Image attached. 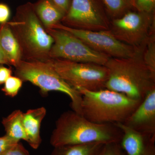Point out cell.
<instances>
[{"instance_id": "cell-2", "label": "cell", "mask_w": 155, "mask_h": 155, "mask_svg": "<svg viewBox=\"0 0 155 155\" xmlns=\"http://www.w3.org/2000/svg\"><path fill=\"white\" fill-rule=\"evenodd\" d=\"M8 23L19 45L22 60L46 61L50 59L54 39L37 16L33 3L18 6Z\"/></svg>"}, {"instance_id": "cell-4", "label": "cell", "mask_w": 155, "mask_h": 155, "mask_svg": "<svg viewBox=\"0 0 155 155\" xmlns=\"http://www.w3.org/2000/svg\"><path fill=\"white\" fill-rule=\"evenodd\" d=\"M76 90L82 97V116L98 124L123 123L142 101L107 88L97 91Z\"/></svg>"}, {"instance_id": "cell-9", "label": "cell", "mask_w": 155, "mask_h": 155, "mask_svg": "<svg viewBox=\"0 0 155 155\" xmlns=\"http://www.w3.org/2000/svg\"><path fill=\"white\" fill-rule=\"evenodd\" d=\"M110 23L101 0H72L61 22L70 28L92 31L109 30Z\"/></svg>"}, {"instance_id": "cell-26", "label": "cell", "mask_w": 155, "mask_h": 155, "mask_svg": "<svg viewBox=\"0 0 155 155\" xmlns=\"http://www.w3.org/2000/svg\"><path fill=\"white\" fill-rule=\"evenodd\" d=\"M58 8L66 14L69 11L72 0H49Z\"/></svg>"}, {"instance_id": "cell-19", "label": "cell", "mask_w": 155, "mask_h": 155, "mask_svg": "<svg viewBox=\"0 0 155 155\" xmlns=\"http://www.w3.org/2000/svg\"><path fill=\"white\" fill-rule=\"evenodd\" d=\"M142 58L147 67L155 75V34L147 40L143 49Z\"/></svg>"}, {"instance_id": "cell-24", "label": "cell", "mask_w": 155, "mask_h": 155, "mask_svg": "<svg viewBox=\"0 0 155 155\" xmlns=\"http://www.w3.org/2000/svg\"><path fill=\"white\" fill-rule=\"evenodd\" d=\"M11 15L9 6L5 3H0V25L8 22Z\"/></svg>"}, {"instance_id": "cell-18", "label": "cell", "mask_w": 155, "mask_h": 155, "mask_svg": "<svg viewBox=\"0 0 155 155\" xmlns=\"http://www.w3.org/2000/svg\"><path fill=\"white\" fill-rule=\"evenodd\" d=\"M101 1L111 20L121 17L128 11L135 10L134 7V0H101Z\"/></svg>"}, {"instance_id": "cell-12", "label": "cell", "mask_w": 155, "mask_h": 155, "mask_svg": "<svg viewBox=\"0 0 155 155\" xmlns=\"http://www.w3.org/2000/svg\"><path fill=\"white\" fill-rule=\"evenodd\" d=\"M115 124L123 133L120 143L126 155H155V136L140 133L122 123Z\"/></svg>"}, {"instance_id": "cell-20", "label": "cell", "mask_w": 155, "mask_h": 155, "mask_svg": "<svg viewBox=\"0 0 155 155\" xmlns=\"http://www.w3.org/2000/svg\"><path fill=\"white\" fill-rule=\"evenodd\" d=\"M23 82L19 78L11 76L4 84L2 91L7 96L14 97L18 94Z\"/></svg>"}, {"instance_id": "cell-13", "label": "cell", "mask_w": 155, "mask_h": 155, "mask_svg": "<svg viewBox=\"0 0 155 155\" xmlns=\"http://www.w3.org/2000/svg\"><path fill=\"white\" fill-rule=\"evenodd\" d=\"M47 114L44 107L30 109L23 114V124L28 144L35 150L41 144V125Z\"/></svg>"}, {"instance_id": "cell-17", "label": "cell", "mask_w": 155, "mask_h": 155, "mask_svg": "<svg viewBox=\"0 0 155 155\" xmlns=\"http://www.w3.org/2000/svg\"><path fill=\"white\" fill-rule=\"evenodd\" d=\"M105 144L94 142L54 147L51 155H100Z\"/></svg>"}, {"instance_id": "cell-7", "label": "cell", "mask_w": 155, "mask_h": 155, "mask_svg": "<svg viewBox=\"0 0 155 155\" xmlns=\"http://www.w3.org/2000/svg\"><path fill=\"white\" fill-rule=\"evenodd\" d=\"M46 30L54 41L50 51V59L105 66L110 58L92 49L80 39L67 31L55 28H48Z\"/></svg>"}, {"instance_id": "cell-28", "label": "cell", "mask_w": 155, "mask_h": 155, "mask_svg": "<svg viewBox=\"0 0 155 155\" xmlns=\"http://www.w3.org/2000/svg\"><path fill=\"white\" fill-rule=\"evenodd\" d=\"M0 64L10 66L9 61L6 58L5 55L4 54L1 46H0Z\"/></svg>"}, {"instance_id": "cell-22", "label": "cell", "mask_w": 155, "mask_h": 155, "mask_svg": "<svg viewBox=\"0 0 155 155\" xmlns=\"http://www.w3.org/2000/svg\"><path fill=\"white\" fill-rule=\"evenodd\" d=\"M100 155H126L120 143L105 144Z\"/></svg>"}, {"instance_id": "cell-23", "label": "cell", "mask_w": 155, "mask_h": 155, "mask_svg": "<svg viewBox=\"0 0 155 155\" xmlns=\"http://www.w3.org/2000/svg\"><path fill=\"white\" fill-rule=\"evenodd\" d=\"M19 142L5 134L0 137V155H3Z\"/></svg>"}, {"instance_id": "cell-14", "label": "cell", "mask_w": 155, "mask_h": 155, "mask_svg": "<svg viewBox=\"0 0 155 155\" xmlns=\"http://www.w3.org/2000/svg\"><path fill=\"white\" fill-rule=\"evenodd\" d=\"M0 46L10 66L15 67L22 61L19 45L8 22L0 25Z\"/></svg>"}, {"instance_id": "cell-16", "label": "cell", "mask_w": 155, "mask_h": 155, "mask_svg": "<svg viewBox=\"0 0 155 155\" xmlns=\"http://www.w3.org/2000/svg\"><path fill=\"white\" fill-rule=\"evenodd\" d=\"M23 113L20 110H15L2 120V124L6 135L16 141L27 142V138L23 124Z\"/></svg>"}, {"instance_id": "cell-25", "label": "cell", "mask_w": 155, "mask_h": 155, "mask_svg": "<svg viewBox=\"0 0 155 155\" xmlns=\"http://www.w3.org/2000/svg\"><path fill=\"white\" fill-rule=\"evenodd\" d=\"M3 155H30L27 150L20 142Z\"/></svg>"}, {"instance_id": "cell-11", "label": "cell", "mask_w": 155, "mask_h": 155, "mask_svg": "<svg viewBox=\"0 0 155 155\" xmlns=\"http://www.w3.org/2000/svg\"><path fill=\"white\" fill-rule=\"evenodd\" d=\"M122 124L140 133L155 136V88Z\"/></svg>"}, {"instance_id": "cell-8", "label": "cell", "mask_w": 155, "mask_h": 155, "mask_svg": "<svg viewBox=\"0 0 155 155\" xmlns=\"http://www.w3.org/2000/svg\"><path fill=\"white\" fill-rule=\"evenodd\" d=\"M111 33L120 41L142 48L151 35L155 34V13H142L133 10L110 20Z\"/></svg>"}, {"instance_id": "cell-15", "label": "cell", "mask_w": 155, "mask_h": 155, "mask_svg": "<svg viewBox=\"0 0 155 155\" xmlns=\"http://www.w3.org/2000/svg\"><path fill=\"white\" fill-rule=\"evenodd\" d=\"M34 9L45 29L61 23L65 14L49 0H38L33 3Z\"/></svg>"}, {"instance_id": "cell-3", "label": "cell", "mask_w": 155, "mask_h": 155, "mask_svg": "<svg viewBox=\"0 0 155 155\" xmlns=\"http://www.w3.org/2000/svg\"><path fill=\"white\" fill-rule=\"evenodd\" d=\"M142 52L128 58H110L105 65L109 72L106 88L143 101L155 88V75L145 64Z\"/></svg>"}, {"instance_id": "cell-1", "label": "cell", "mask_w": 155, "mask_h": 155, "mask_svg": "<svg viewBox=\"0 0 155 155\" xmlns=\"http://www.w3.org/2000/svg\"><path fill=\"white\" fill-rule=\"evenodd\" d=\"M123 133L115 124H98L73 110L61 114L56 122L50 143L54 147L91 143H120Z\"/></svg>"}, {"instance_id": "cell-6", "label": "cell", "mask_w": 155, "mask_h": 155, "mask_svg": "<svg viewBox=\"0 0 155 155\" xmlns=\"http://www.w3.org/2000/svg\"><path fill=\"white\" fill-rule=\"evenodd\" d=\"M46 62L75 89L82 88L90 91H97L106 88L109 72L105 66L51 58Z\"/></svg>"}, {"instance_id": "cell-10", "label": "cell", "mask_w": 155, "mask_h": 155, "mask_svg": "<svg viewBox=\"0 0 155 155\" xmlns=\"http://www.w3.org/2000/svg\"><path fill=\"white\" fill-rule=\"evenodd\" d=\"M67 31L80 39L92 49L110 58H128L141 53L143 48H135L120 41L110 30L97 31L75 29L60 23L51 28Z\"/></svg>"}, {"instance_id": "cell-5", "label": "cell", "mask_w": 155, "mask_h": 155, "mask_svg": "<svg viewBox=\"0 0 155 155\" xmlns=\"http://www.w3.org/2000/svg\"><path fill=\"white\" fill-rule=\"evenodd\" d=\"M15 68V76L23 82H30L46 95L52 91L61 92L71 100L72 110L81 114L82 97L79 92L68 84L47 62L22 60Z\"/></svg>"}, {"instance_id": "cell-27", "label": "cell", "mask_w": 155, "mask_h": 155, "mask_svg": "<svg viewBox=\"0 0 155 155\" xmlns=\"http://www.w3.org/2000/svg\"><path fill=\"white\" fill-rule=\"evenodd\" d=\"M12 72L13 71L11 68L0 64V86L4 84L7 79L12 76Z\"/></svg>"}, {"instance_id": "cell-21", "label": "cell", "mask_w": 155, "mask_h": 155, "mask_svg": "<svg viewBox=\"0 0 155 155\" xmlns=\"http://www.w3.org/2000/svg\"><path fill=\"white\" fill-rule=\"evenodd\" d=\"M135 11L142 13H155V0H134Z\"/></svg>"}]
</instances>
